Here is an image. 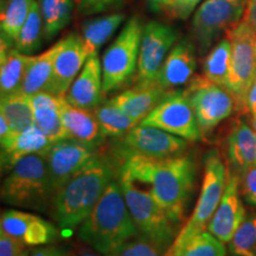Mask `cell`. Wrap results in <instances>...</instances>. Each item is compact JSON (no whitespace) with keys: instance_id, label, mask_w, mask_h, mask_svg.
<instances>
[{"instance_id":"e575fe53","label":"cell","mask_w":256,"mask_h":256,"mask_svg":"<svg viewBox=\"0 0 256 256\" xmlns=\"http://www.w3.org/2000/svg\"><path fill=\"white\" fill-rule=\"evenodd\" d=\"M229 250L235 256H256V212L246 217L234 234Z\"/></svg>"},{"instance_id":"f1b7e54d","label":"cell","mask_w":256,"mask_h":256,"mask_svg":"<svg viewBox=\"0 0 256 256\" xmlns=\"http://www.w3.org/2000/svg\"><path fill=\"white\" fill-rule=\"evenodd\" d=\"M232 60V43L228 37L212 46L203 60V76L210 82L226 89Z\"/></svg>"},{"instance_id":"c3c4849f","label":"cell","mask_w":256,"mask_h":256,"mask_svg":"<svg viewBox=\"0 0 256 256\" xmlns=\"http://www.w3.org/2000/svg\"><path fill=\"white\" fill-rule=\"evenodd\" d=\"M28 255H30V252H28V249H24V250L22 252V254L19 256H28Z\"/></svg>"},{"instance_id":"f546056e","label":"cell","mask_w":256,"mask_h":256,"mask_svg":"<svg viewBox=\"0 0 256 256\" xmlns=\"http://www.w3.org/2000/svg\"><path fill=\"white\" fill-rule=\"evenodd\" d=\"M92 112H94L96 120L98 121L104 136L119 139V138L126 136L136 124H139L130 115L120 110L112 100L102 102L95 110H92Z\"/></svg>"},{"instance_id":"6da1fadb","label":"cell","mask_w":256,"mask_h":256,"mask_svg":"<svg viewBox=\"0 0 256 256\" xmlns=\"http://www.w3.org/2000/svg\"><path fill=\"white\" fill-rule=\"evenodd\" d=\"M119 174L150 185L154 200L177 224L183 222L197 177V164L188 153L170 158L130 156L119 164Z\"/></svg>"},{"instance_id":"484cf974","label":"cell","mask_w":256,"mask_h":256,"mask_svg":"<svg viewBox=\"0 0 256 256\" xmlns=\"http://www.w3.org/2000/svg\"><path fill=\"white\" fill-rule=\"evenodd\" d=\"M60 49V42L50 49L44 51L40 55L34 56V62L31 63L26 75L22 84L19 92L22 94L32 96L37 92H46L54 72V60H55L56 54Z\"/></svg>"},{"instance_id":"7c38bea8","label":"cell","mask_w":256,"mask_h":256,"mask_svg":"<svg viewBox=\"0 0 256 256\" xmlns=\"http://www.w3.org/2000/svg\"><path fill=\"white\" fill-rule=\"evenodd\" d=\"M140 124L160 128L190 142L202 138L196 114L185 90H172Z\"/></svg>"},{"instance_id":"5b68a950","label":"cell","mask_w":256,"mask_h":256,"mask_svg":"<svg viewBox=\"0 0 256 256\" xmlns=\"http://www.w3.org/2000/svg\"><path fill=\"white\" fill-rule=\"evenodd\" d=\"M118 180L122 188L138 234L152 242L165 254L177 238L179 224L171 218L168 211L154 200L151 192L144 190L139 184L124 176L119 174Z\"/></svg>"},{"instance_id":"603a6c76","label":"cell","mask_w":256,"mask_h":256,"mask_svg":"<svg viewBox=\"0 0 256 256\" xmlns=\"http://www.w3.org/2000/svg\"><path fill=\"white\" fill-rule=\"evenodd\" d=\"M226 158L230 171L238 176L256 166V132L244 121H238L228 134Z\"/></svg>"},{"instance_id":"9c48e42d","label":"cell","mask_w":256,"mask_h":256,"mask_svg":"<svg viewBox=\"0 0 256 256\" xmlns=\"http://www.w3.org/2000/svg\"><path fill=\"white\" fill-rule=\"evenodd\" d=\"M246 0H206L194 12L191 34L200 55L242 20Z\"/></svg>"},{"instance_id":"7bdbcfd3","label":"cell","mask_w":256,"mask_h":256,"mask_svg":"<svg viewBox=\"0 0 256 256\" xmlns=\"http://www.w3.org/2000/svg\"><path fill=\"white\" fill-rule=\"evenodd\" d=\"M247 113L256 114V78L252 82L247 96Z\"/></svg>"},{"instance_id":"ac0fdd59","label":"cell","mask_w":256,"mask_h":256,"mask_svg":"<svg viewBox=\"0 0 256 256\" xmlns=\"http://www.w3.org/2000/svg\"><path fill=\"white\" fill-rule=\"evenodd\" d=\"M196 68V48L194 42L184 37L168 52L156 82L166 90H174V88L190 83Z\"/></svg>"},{"instance_id":"4dcf8cb0","label":"cell","mask_w":256,"mask_h":256,"mask_svg":"<svg viewBox=\"0 0 256 256\" xmlns=\"http://www.w3.org/2000/svg\"><path fill=\"white\" fill-rule=\"evenodd\" d=\"M43 19L44 38L51 40L70 23L74 0H38Z\"/></svg>"},{"instance_id":"ba28073f","label":"cell","mask_w":256,"mask_h":256,"mask_svg":"<svg viewBox=\"0 0 256 256\" xmlns=\"http://www.w3.org/2000/svg\"><path fill=\"white\" fill-rule=\"evenodd\" d=\"M232 43V60L226 89L234 96L236 110L247 113V96L256 78V34L241 20L226 31Z\"/></svg>"},{"instance_id":"d590c367","label":"cell","mask_w":256,"mask_h":256,"mask_svg":"<svg viewBox=\"0 0 256 256\" xmlns=\"http://www.w3.org/2000/svg\"><path fill=\"white\" fill-rule=\"evenodd\" d=\"M110 256H165V254L152 242L138 235Z\"/></svg>"},{"instance_id":"2e32d148","label":"cell","mask_w":256,"mask_h":256,"mask_svg":"<svg viewBox=\"0 0 256 256\" xmlns=\"http://www.w3.org/2000/svg\"><path fill=\"white\" fill-rule=\"evenodd\" d=\"M0 228L12 238L20 240L28 247H42L56 242L60 230L49 220L19 210L4 211Z\"/></svg>"},{"instance_id":"7402d4cb","label":"cell","mask_w":256,"mask_h":256,"mask_svg":"<svg viewBox=\"0 0 256 256\" xmlns=\"http://www.w3.org/2000/svg\"><path fill=\"white\" fill-rule=\"evenodd\" d=\"M2 142V170L10 171L16 162L23 156L40 153L44 154L52 146V142L36 124L26 128L23 132L14 133Z\"/></svg>"},{"instance_id":"4fadbf2b","label":"cell","mask_w":256,"mask_h":256,"mask_svg":"<svg viewBox=\"0 0 256 256\" xmlns=\"http://www.w3.org/2000/svg\"><path fill=\"white\" fill-rule=\"evenodd\" d=\"M178 40V32L160 22H150L144 26L138 60L136 82L153 83L162 63Z\"/></svg>"},{"instance_id":"8fae6325","label":"cell","mask_w":256,"mask_h":256,"mask_svg":"<svg viewBox=\"0 0 256 256\" xmlns=\"http://www.w3.org/2000/svg\"><path fill=\"white\" fill-rule=\"evenodd\" d=\"M202 132L206 136L236 110V102L228 89L210 82L204 76H196L188 83L186 90Z\"/></svg>"},{"instance_id":"836d02e7","label":"cell","mask_w":256,"mask_h":256,"mask_svg":"<svg viewBox=\"0 0 256 256\" xmlns=\"http://www.w3.org/2000/svg\"><path fill=\"white\" fill-rule=\"evenodd\" d=\"M44 37L43 19H42L38 0L34 2L20 34L16 40L14 48L19 52L31 55L40 49L42 38Z\"/></svg>"},{"instance_id":"30bf717a","label":"cell","mask_w":256,"mask_h":256,"mask_svg":"<svg viewBox=\"0 0 256 256\" xmlns=\"http://www.w3.org/2000/svg\"><path fill=\"white\" fill-rule=\"evenodd\" d=\"M119 139L120 142L116 144L113 153L118 165L130 156L170 158L184 154L190 142L160 128L142 124H136L126 136Z\"/></svg>"},{"instance_id":"277c9868","label":"cell","mask_w":256,"mask_h":256,"mask_svg":"<svg viewBox=\"0 0 256 256\" xmlns=\"http://www.w3.org/2000/svg\"><path fill=\"white\" fill-rule=\"evenodd\" d=\"M51 200L46 153L20 158L2 180V200L8 206L42 210Z\"/></svg>"},{"instance_id":"4316f807","label":"cell","mask_w":256,"mask_h":256,"mask_svg":"<svg viewBox=\"0 0 256 256\" xmlns=\"http://www.w3.org/2000/svg\"><path fill=\"white\" fill-rule=\"evenodd\" d=\"M124 19V14H112L89 19L83 23L82 38L89 55L98 52V50L110 40Z\"/></svg>"},{"instance_id":"ffe728a7","label":"cell","mask_w":256,"mask_h":256,"mask_svg":"<svg viewBox=\"0 0 256 256\" xmlns=\"http://www.w3.org/2000/svg\"><path fill=\"white\" fill-rule=\"evenodd\" d=\"M60 106L66 139L76 140L94 147L101 145L106 136L96 120L94 112L70 104L64 96L60 98Z\"/></svg>"},{"instance_id":"74e56055","label":"cell","mask_w":256,"mask_h":256,"mask_svg":"<svg viewBox=\"0 0 256 256\" xmlns=\"http://www.w3.org/2000/svg\"><path fill=\"white\" fill-rule=\"evenodd\" d=\"M240 190L249 206H256V166L240 176Z\"/></svg>"},{"instance_id":"f35d334b","label":"cell","mask_w":256,"mask_h":256,"mask_svg":"<svg viewBox=\"0 0 256 256\" xmlns=\"http://www.w3.org/2000/svg\"><path fill=\"white\" fill-rule=\"evenodd\" d=\"M26 246L20 240L0 232V256H19Z\"/></svg>"},{"instance_id":"60d3db41","label":"cell","mask_w":256,"mask_h":256,"mask_svg":"<svg viewBox=\"0 0 256 256\" xmlns=\"http://www.w3.org/2000/svg\"><path fill=\"white\" fill-rule=\"evenodd\" d=\"M242 22L256 34V0H246Z\"/></svg>"},{"instance_id":"1f68e13d","label":"cell","mask_w":256,"mask_h":256,"mask_svg":"<svg viewBox=\"0 0 256 256\" xmlns=\"http://www.w3.org/2000/svg\"><path fill=\"white\" fill-rule=\"evenodd\" d=\"M224 243L209 232H203L177 246H171L165 256H226Z\"/></svg>"},{"instance_id":"7a4b0ae2","label":"cell","mask_w":256,"mask_h":256,"mask_svg":"<svg viewBox=\"0 0 256 256\" xmlns=\"http://www.w3.org/2000/svg\"><path fill=\"white\" fill-rule=\"evenodd\" d=\"M118 177L119 165L113 154L98 152L54 194L50 206L58 228L62 232L78 228Z\"/></svg>"},{"instance_id":"ab89813d","label":"cell","mask_w":256,"mask_h":256,"mask_svg":"<svg viewBox=\"0 0 256 256\" xmlns=\"http://www.w3.org/2000/svg\"><path fill=\"white\" fill-rule=\"evenodd\" d=\"M202 0H176L174 4L165 8V11L168 16L178 19H188L196 6L200 4Z\"/></svg>"},{"instance_id":"8992f818","label":"cell","mask_w":256,"mask_h":256,"mask_svg":"<svg viewBox=\"0 0 256 256\" xmlns=\"http://www.w3.org/2000/svg\"><path fill=\"white\" fill-rule=\"evenodd\" d=\"M229 170L217 150H210L204 156V176L194 212L178 232L172 246L186 241L197 234L206 232L222 200Z\"/></svg>"},{"instance_id":"b9f144b4","label":"cell","mask_w":256,"mask_h":256,"mask_svg":"<svg viewBox=\"0 0 256 256\" xmlns=\"http://www.w3.org/2000/svg\"><path fill=\"white\" fill-rule=\"evenodd\" d=\"M68 252H66L62 248L55 247V246H42L31 250L30 256H66Z\"/></svg>"},{"instance_id":"83f0119b","label":"cell","mask_w":256,"mask_h":256,"mask_svg":"<svg viewBox=\"0 0 256 256\" xmlns=\"http://www.w3.org/2000/svg\"><path fill=\"white\" fill-rule=\"evenodd\" d=\"M0 115L8 120L14 133L23 132L26 128L34 124L30 96L19 92L2 96Z\"/></svg>"},{"instance_id":"7dc6e473","label":"cell","mask_w":256,"mask_h":256,"mask_svg":"<svg viewBox=\"0 0 256 256\" xmlns=\"http://www.w3.org/2000/svg\"><path fill=\"white\" fill-rule=\"evenodd\" d=\"M252 128H254V130L256 132V114L252 115Z\"/></svg>"},{"instance_id":"d4e9b609","label":"cell","mask_w":256,"mask_h":256,"mask_svg":"<svg viewBox=\"0 0 256 256\" xmlns=\"http://www.w3.org/2000/svg\"><path fill=\"white\" fill-rule=\"evenodd\" d=\"M0 68V94L6 96L20 90L22 84L34 56L19 52L16 48L2 54Z\"/></svg>"},{"instance_id":"9a60e30c","label":"cell","mask_w":256,"mask_h":256,"mask_svg":"<svg viewBox=\"0 0 256 256\" xmlns=\"http://www.w3.org/2000/svg\"><path fill=\"white\" fill-rule=\"evenodd\" d=\"M89 56L82 36L70 34L60 40V49L54 60L52 76L46 92L60 98L66 96Z\"/></svg>"},{"instance_id":"8d00e7d4","label":"cell","mask_w":256,"mask_h":256,"mask_svg":"<svg viewBox=\"0 0 256 256\" xmlns=\"http://www.w3.org/2000/svg\"><path fill=\"white\" fill-rule=\"evenodd\" d=\"M124 0H78V12L83 16L98 14L118 8Z\"/></svg>"},{"instance_id":"cb8c5ba5","label":"cell","mask_w":256,"mask_h":256,"mask_svg":"<svg viewBox=\"0 0 256 256\" xmlns=\"http://www.w3.org/2000/svg\"><path fill=\"white\" fill-rule=\"evenodd\" d=\"M34 124L46 134L52 142L66 139L60 118V96L49 92H40L30 96Z\"/></svg>"},{"instance_id":"681fc988","label":"cell","mask_w":256,"mask_h":256,"mask_svg":"<svg viewBox=\"0 0 256 256\" xmlns=\"http://www.w3.org/2000/svg\"><path fill=\"white\" fill-rule=\"evenodd\" d=\"M66 256H75L74 254H66Z\"/></svg>"},{"instance_id":"e0dca14e","label":"cell","mask_w":256,"mask_h":256,"mask_svg":"<svg viewBox=\"0 0 256 256\" xmlns=\"http://www.w3.org/2000/svg\"><path fill=\"white\" fill-rule=\"evenodd\" d=\"M241 196L240 176L229 171L226 191L208 226L209 232L223 243L232 241L234 234L246 218V209Z\"/></svg>"},{"instance_id":"d6a6232c","label":"cell","mask_w":256,"mask_h":256,"mask_svg":"<svg viewBox=\"0 0 256 256\" xmlns=\"http://www.w3.org/2000/svg\"><path fill=\"white\" fill-rule=\"evenodd\" d=\"M34 2L36 0H10L5 10L2 11V17H0L2 40L14 46L16 40L26 22Z\"/></svg>"},{"instance_id":"ee69618b","label":"cell","mask_w":256,"mask_h":256,"mask_svg":"<svg viewBox=\"0 0 256 256\" xmlns=\"http://www.w3.org/2000/svg\"><path fill=\"white\" fill-rule=\"evenodd\" d=\"M148 2V5L151 6L153 11H160V10L164 8L165 6V0H147Z\"/></svg>"},{"instance_id":"52a82bcc","label":"cell","mask_w":256,"mask_h":256,"mask_svg":"<svg viewBox=\"0 0 256 256\" xmlns=\"http://www.w3.org/2000/svg\"><path fill=\"white\" fill-rule=\"evenodd\" d=\"M142 30L140 19L132 17L104 51L101 60L104 94L122 88L133 78L138 70Z\"/></svg>"},{"instance_id":"5bb4252c","label":"cell","mask_w":256,"mask_h":256,"mask_svg":"<svg viewBox=\"0 0 256 256\" xmlns=\"http://www.w3.org/2000/svg\"><path fill=\"white\" fill-rule=\"evenodd\" d=\"M98 152V147L86 145L72 139H63L54 142L46 153L52 197Z\"/></svg>"},{"instance_id":"3957f363","label":"cell","mask_w":256,"mask_h":256,"mask_svg":"<svg viewBox=\"0 0 256 256\" xmlns=\"http://www.w3.org/2000/svg\"><path fill=\"white\" fill-rule=\"evenodd\" d=\"M138 235L119 180L108 185L94 209L78 226V238L104 256L112 255Z\"/></svg>"},{"instance_id":"f6af8a7d","label":"cell","mask_w":256,"mask_h":256,"mask_svg":"<svg viewBox=\"0 0 256 256\" xmlns=\"http://www.w3.org/2000/svg\"><path fill=\"white\" fill-rule=\"evenodd\" d=\"M80 256H98V255L94 254V252H83Z\"/></svg>"},{"instance_id":"bcb514c9","label":"cell","mask_w":256,"mask_h":256,"mask_svg":"<svg viewBox=\"0 0 256 256\" xmlns=\"http://www.w3.org/2000/svg\"><path fill=\"white\" fill-rule=\"evenodd\" d=\"M174 2H176V0H165V6H164V8H168V6H170L171 4H174Z\"/></svg>"},{"instance_id":"44dd1931","label":"cell","mask_w":256,"mask_h":256,"mask_svg":"<svg viewBox=\"0 0 256 256\" xmlns=\"http://www.w3.org/2000/svg\"><path fill=\"white\" fill-rule=\"evenodd\" d=\"M172 92V90H171ZM156 82L138 83L110 98L120 110L140 124L170 92Z\"/></svg>"},{"instance_id":"d6986e66","label":"cell","mask_w":256,"mask_h":256,"mask_svg":"<svg viewBox=\"0 0 256 256\" xmlns=\"http://www.w3.org/2000/svg\"><path fill=\"white\" fill-rule=\"evenodd\" d=\"M104 95L102 66L96 52L88 57L64 98L75 107L92 110L104 102Z\"/></svg>"},{"instance_id":"f907efd6","label":"cell","mask_w":256,"mask_h":256,"mask_svg":"<svg viewBox=\"0 0 256 256\" xmlns=\"http://www.w3.org/2000/svg\"><path fill=\"white\" fill-rule=\"evenodd\" d=\"M255 51H256V42H255Z\"/></svg>"}]
</instances>
